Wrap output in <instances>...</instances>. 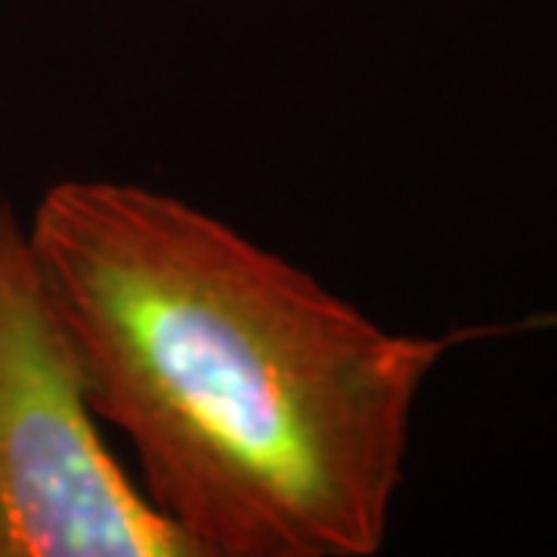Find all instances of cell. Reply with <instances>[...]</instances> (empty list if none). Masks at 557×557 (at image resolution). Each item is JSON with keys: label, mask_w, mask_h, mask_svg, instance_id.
Wrapping results in <instances>:
<instances>
[{"label": "cell", "mask_w": 557, "mask_h": 557, "mask_svg": "<svg viewBox=\"0 0 557 557\" xmlns=\"http://www.w3.org/2000/svg\"><path fill=\"white\" fill-rule=\"evenodd\" d=\"M94 416L193 557H372L418 391L458 338L387 332L193 201L69 177L28 223Z\"/></svg>", "instance_id": "1"}, {"label": "cell", "mask_w": 557, "mask_h": 557, "mask_svg": "<svg viewBox=\"0 0 557 557\" xmlns=\"http://www.w3.org/2000/svg\"><path fill=\"white\" fill-rule=\"evenodd\" d=\"M0 557H193L112 456L28 223L0 199Z\"/></svg>", "instance_id": "2"}]
</instances>
